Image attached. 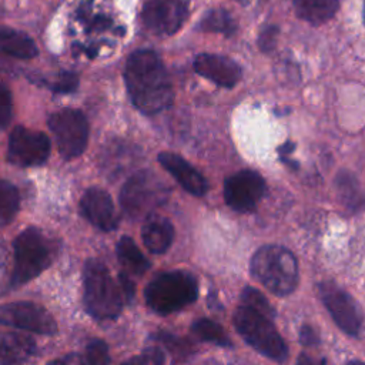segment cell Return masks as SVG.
<instances>
[{"mask_svg":"<svg viewBox=\"0 0 365 365\" xmlns=\"http://www.w3.org/2000/svg\"><path fill=\"white\" fill-rule=\"evenodd\" d=\"M124 83L131 103L144 114L153 115L174 101L170 74L153 50H135L124 66Z\"/></svg>","mask_w":365,"mask_h":365,"instance_id":"6da1fadb","label":"cell"},{"mask_svg":"<svg viewBox=\"0 0 365 365\" xmlns=\"http://www.w3.org/2000/svg\"><path fill=\"white\" fill-rule=\"evenodd\" d=\"M57 255V244L41 230L30 227L23 230L13 241V272L10 287H20L44 269H47Z\"/></svg>","mask_w":365,"mask_h":365,"instance_id":"7a4b0ae2","label":"cell"},{"mask_svg":"<svg viewBox=\"0 0 365 365\" xmlns=\"http://www.w3.org/2000/svg\"><path fill=\"white\" fill-rule=\"evenodd\" d=\"M252 277L275 295L291 294L298 284V264L291 251L279 245H264L251 258Z\"/></svg>","mask_w":365,"mask_h":365,"instance_id":"3957f363","label":"cell"},{"mask_svg":"<svg viewBox=\"0 0 365 365\" xmlns=\"http://www.w3.org/2000/svg\"><path fill=\"white\" fill-rule=\"evenodd\" d=\"M123 291L114 282L107 267L88 259L84 265V305L87 312L98 321H110L123 309Z\"/></svg>","mask_w":365,"mask_h":365,"instance_id":"277c9868","label":"cell"},{"mask_svg":"<svg viewBox=\"0 0 365 365\" xmlns=\"http://www.w3.org/2000/svg\"><path fill=\"white\" fill-rule=\"evenodd\" d=\"M198 295V284L192 274L175 269L157 275L144 291L147 305L165 315L192 304Z\"/></svg>","mask_w":365,"mask_h":365,"instance_id":"5b68a950","label":"cell"},{"mask_svg":"<svg viewBox=\"0 0 365 365\" xmlns=\"http://www.w3.org/2000/svg\"><path fill=\"white\" fill-rule=\"evenodd\" d=\"M234 325L238 334L259 354L282 362L288 356V348L269 317L241 305L234 312Z\"/></svg>","mask_w":365,"mask_h":365,"instance_id":"8992f818","label":"cell"},{"mask_svg":"<svg viewBox=\"0 0 365 365\" xmlns=\"http://www.w3.org/2000/svg\"><path fill=\"white\" fill-rule=\"evenodd\" d=\"M170 192L168 184L160 175L151 170H141L133 174L123 185L120 204L131 218L150 215L151 211L168 200Z\"/></svg>","mask_w":365,"mask_h":365,"instance_id":"52a82bcc","label":"cell"},{"mask_svg":"<svg viewBox=\"0 0 365 365\" xmlns=\"http://www.w3.org/2000/svg\"><path fill=\"white\" fill-rule=\"evenodd\" d=\"M57 148L66 160L81 155L88 143V121L86 115L76 108H61L50 114L47 120Z\"/></svg>","mask_w":365,"mask_h":365,"instance_id":"ba28073f","label":"cell"},{"mask_svg":"<svg viewBox=\"0 0 365 365\" xmlns=\"http://www.w3.org/2000/svg\"><path fill=\"white\" fill-rule=\"evenodd\" d=\"M50 155L48 137L37 130L17 125L11 130L7 143V160L17 167L41 165Z\"/></svg>","mask_w":365,"mask_h":365,"instance_id":"9c48e42d","label":"cell"},{"mask_svg":"<svg viewBox=\"0 0 365 365\" xmlns=\"http://www.w3.org/2000/svg\"><path fill=\"white\" fill-rule=\"evenodd\" d=\"M188 17V0H147L141 10L144 27L155 36L177 33Z\"/></svg>","mask_w":365,"mask_h":365,"instance_id":"30bf717a","label":"cell"},{"mask_svg":"<svg viewBox=\"0 0 365 365\" xmlns=\"http://www.w3.org/2000/svg\"><path fill=\"white\" fill-rule=\"evenodd\" d=\"M265 192L264 178L252 170H242L224 182L225 202L238 212L252 211Z\"/></svg>","mask_w":365,"mask_h":365,"instance_id":"8fae6325","label":"cell"},{"mask_svg":"<svg viewBox=\"0 0 365 365\" xmlns=\"http://www.w3.org/2000/svg\"><path fill=\"white\" fill-rule=\"evenodd\" d=\"M319 297L336 322V325L349 335H356L362 325V312L355 299L342 288L332 282L319 285Z\"/></svg>","mask_w":365,"mask_h":365,"instance_id":"7c38bea8","label":"cell"},{"mask_svg":"<svg viewBox=\"0 0 365 365\" xmlns=\"http://www.w3.org/2000/svg\"><path fill=\"white\" fill-rule=\"evenodd\" d=\"M0 314L4 325L17 327L41 335H53L57 332V324L51 314L34 302L17 301L6 304L1 307Z\"/></svg>","mask_w":365,"mask_h":365,"instance_id":"4fadbf2b","label":"cell"},{"mask_svg":"<svg viewBox=\"0 0 365 365\" xmlns=\"http://www.w3.org/2000/svg\"><path fill=\"white\" fill-rule=\"evenodd\" d=\"M192 66L197 74L224 88H232L242 76L241 67L227 56L202 53L194 58Z\"/></svg>","mask_w":365,"mask_h":365,"instance_id":"5bb4252c","label":"cell"},{"mask_svg":"<svg viewBox=\"0 0 365 365\" xmlns=\"http://www.w3.org/2000/svg\"><path fill=\"white\" fill-rule=\"evenodd\" d=\"M80 212L88 222L103 231H113L118 222L110 194L98 187H91L83 194Z\"/></svg>","mask_w":365,"mask_h":365,"instance_id":"9a60e30c","label":"cell"},{"mask_svg":"<svg viewBox=\"0 0 365 365\" xmlns=\"http://www.w3.org/2000/svg\"><path fill=\"white\" fill-rule=\"evenodd\" d=\"M158 161L188 192L194 195H204L207 192L208 184L202 174L178 154L168 151L160 153Z\"/></svg>","mask_w":365,"mask_h":365,"instance_id":"2e32d148","label":"cell"},{"mask_svg":"<svg viewBox=\"0 0 365 365\" xmlns=\"http://www.w3.org/2000/svg\"><path fill=\"white\" fill-rule=\"evenodd\" d=\"M143 242L153 254H163L174 238V228L168 218L160 214H150L141 228Z\"/></svg>","mask_w":365,"mask_h":365,"instance_id":"e0dca14e","label":"cell"},{"mask_svg":"<svg viewBox=\"0 0 365 365\" xmlns=\"http://www.w3.org/2000/svg\"><path fill=\"white\" fill-rule=\"evenodd\" d=\"M0 47L4 54L20 60H30L38 56L36 43L26 33L6 26L0 31Z\"/></svg>","mask_w":365,"mask_h":365,"instance_id":"ac0fdd59","label":"cell"},{"mask_svg":"<svg viewBox=\"0 0 365 365\" xmlns=\"http://www.w3.org/2000/svg\"><path fill=\"white\" fill-rule=\"evenodd\" d=\"M36 351V342L26 335L6 332L1 336V365H17L30 358Z\"/></svg>","mask_w":365,"mask_h":365,"instance_id":"d6986e66","label":"cell"},{"mask_svg":"<svg viewBox=\"0 0 365 365\" xmlns=\"http://www.w3.org/2000/svg\"><path fill=\"white\" fill-rule=\"evenodd\" d=\"M338 0H294L295 14L311 24L328 21L338 10Z\"/></svg>","mask_w":365,"mask_h":365,"instance_id":"ffe728a7","label":"cell"},{"mask_svg":"<svg viewBox=\"0 0 365 365\" xmlns=\"http://www.w3.org/2000/svg\"><path fill=\"white\" fill-rule=\"evenodd\" d=\"M117 257L121 265L134 275H143L150 268V261L130 237H123L117 242Z\"/></svg>","mask_w":365,"mask_h":365,"instance_id":"44dd1931","label":"cell"},{"mask_svg":"<svg viewBox=\"0 0 365 365\" xmlns=\"http://www.w3.org/2000/svg\"><path fill=\"white\" fill-rule=\"evenodd\" d=\"M198 30L205 33H221L227 37L235 34L238 26L232 16L224 9L210 10L198 23Z\"/></svg>","mask_w":365,"mask_h":365,"instance_id":"7402d4cb","label":"cell"},{"mask_svg":"<svg viewBox=\"0 0 365 365\" xmlns=\"http://www.w3.org/2000/svg\"><path fill=\"white\" fill-rule=\"evenodd\" d=\"M20 205V195L17 188L3 180L0 184V221L3 225H7L17 214Z\"/></svg>","mask_w":365,"mask_h":365,"instance_id":"603a6c76","label":"cell"},{"mask_svg":"<svg viewBox=\"0 0 365 365\" xmlns=\"http://www.w3.org/2000/svg\"><path fill=\"white\" fill-rule=\"evenodd\" d=\"M194 335H197L200 339L220 345V346H228L231 345L225 331L218 325L217 322L208 319V318H201L195 321L191 327Z\"/></svg>","mask_w":365,"mask_h":365,"instance_id":"cb8c5ba5","label":"cell"},{"mask_svg":"<svg viewBox=\"0 0 365 365\" xmlns=\"http://www.w3.org/2000/svg\"><path fill=\"white\" fill-rule=\"evenodd\" d=\"M78 20L83 21V24L87 27L88 31L94 30H106L113 26V21L108 16L103 13H93L91 3H84L77 10Z\"/></svg>","mask_w":365,"mask_h":365,"instance_id":"d4e9b609","label":"cell"},{"mask_svg":"<svg viewBox=\"0 0 365 365\" xmlns=\"http://www.w3.org/2000/svg\"><path fill=\"white\" fill-rule=\"evenodd\" d=\"M241 302L242 305L257 311V312H261L269 318H274V309L272 307L269 305L268 299L255 288H251V287H247L244 288V291L241 292Z\"/></svg>","mask_w":365,"mask_h":365,"instance_id":"484cf974","label":"cell"},{"mask_svg":"<svg viewBox=\"0 0 365 365\" xmlns=\"http://www.w3.org/2000/svg\"><path fill=\"white\" fill-rule=\"evenodd\" d=\"M336 181H338L339 195L346 202V205L354 207L362 201L361 190L358 188V182L355 181V178L351 174L344 173V174L338 175Z\"/></svg>","mask_w":365,"mask_h":365,"instance_id":"4316f807","label":"cell"},{"mask_svg":"<svg viewBox=\"0 0 365 365\" xmlns=\"http://www.w3.org/2000/svg\"><path fill=\"white\" fill-rule=\"evenodd\" d=\"M153 339H155V341L161 342L164 346H167L175 358H185L187 355H190L192 352V346L187 339H181V338L167 334V332H158L153 336Z\"/></svg>","mask_w":365,"mask_h":365,"instance_id":"83f0119b","label":"cell"},{"mask_svg":"<svg viewBox=\"0 0 365 365\" xmlns=\"http://www.w3.org/2000/svg\"><path fill=\"white\" fill-rule=\"evenodd\" d=\"M86 358L88 365H110V354L107 344L101 339H93L87 345Z\"/></svg>","mask_w":365,"mask_h":365,"instance_id":"f1b7e54d","label":"cell"},{"mask_svg":"<svg viewBox=\"0 0 365 365\" xmlns=\"http://www.w3.org/2000/svg\"><path fill=\"white\" fill-rule=\"evenodd\" d=\"M53 93H73L78 86V76L74 71H60L54 83L46 84Z\"/></svg>","mask_w":365,"mask_h":365,"instance_id":"f546056e","label":"cell"},{"mask_svg":"<svg viewBox=\"0 0 365 365\" xmlns=\"http://www.w3.org/2000/svg\"><path fill=\"white\" fill-rule=\"evenodd\" d=\"M121 365H164V354L161 349L151 346L144 349L140 355L123 362Z\"/></svg>","mask_w":365,"mask_h":365,"instance_id":"4dcf8cb0","label":"cell"},{"mask_svg":"<svg viewBox=\"0 0 365 365\" xmlns=\"http://www.w3.org/2000/svg\"><path fill=\"white\" fill-rule=\"evenodd\" d=\"M11 111H13V103H11V93L6 83L1 84L0 88V125L1 128H6L11 120Z\"/></svg>","mask_w":365,"mask_h":365,"instance_id":"1f68e13d","label":"cell"},{"mask_svg":"<svg viewBox=\"0 0 365 365\" xmlns=\"http://www.w3.org/2000/svg\"><path fill=\"white\" fill-rule=\"evenodd\" d=\"M277 33H278V29L275 26H267L262 29L258 38V46L262 51H269L275 46Z\"/></svg>","mask_w":365,"mask_h":365,"instance_id":"d6a6232c","label":"cell"},{"mask_svg":"<svg viewBox=\"0 0 365 365\" xmlns=\"http://www.w3.org/2000/svg\"><path fill=\"white\" fill-rule=\"evenodd\" d=\"M47 365H86L84 359L81 358V355L78 354H67L61 358H56L50 362H47Z\"/></svg>","mask_w":365,"mask_h":365,"instance_id":"836d02e7","label":"cell"},{"mask_svg":"<svg viewBox=\"0 0 365 365\" xmlns=\"http://www.w3.org/2000/svg\"><path fill=\"white\" fill-rule=\"evenodd\" d=\"M301 342L304 344V345H314V344H317L318 342V335L315 334V331L311 328V327H308V325H305V327H302L301 328Z\"/></svg>","mask_w":365,"mask_h":365,"instance_id":"e575fe53","label":"cell"},{"mask_svg":"<svg viewBox=\"0 0 365 365\" xmlns=\"http://www.w3.org/2000/svg\"><path fill=\"white\" fill-rule=\"evenodd\" d=\"M120 285H121V291H123V295L127 301H130L134 295V285L133 282L125 277V275H120Z\"/></svg>","mask_w":365,"mask_h":365,"instance_id":"d590c367","label":"cell"},{"mask_svg":"<svg viewBox=\"0 0 365 365\" xmlns=\"http://www.w3.org/2000/svg\"><path fill=\"white\" fill-rule=\"evenodd\" d=\"M297 365H317V364H315L309 356H307V355H301V356L298 358ZM321 365H324V362H322Z\"/></svg>","mask_w":365,"mask_h":365,"instance_id":"8d00e7d4","label":"cell"},{"mask_svg":"<svg viewBox=\"0 0 365 365\" xmlns=\"http://www.w3.org/2000/svg\"><path fill=\"white\" fill-rule=\"evenodd\" d=\"M346 365H365V362H361V361H351V362H348Z\"/></svg>","mask_w":365,"mask_h":365,"instance_id":"74e56055","label":"cell"},{"mask_svg":"<svg viewBox=\"0 0 365 365\" xmlns=\"http://www.w3.org/2000/svg\"><path fill=\"white\" fill-rule=\"evenodd\" d=\"M237 3H240V4H242V6H247L248 3H250V0H235Z\"/></svg>","mask_w":365,"mask_h":365,"instance_id":"f35d334b","label":"cell"}]
</instances>
